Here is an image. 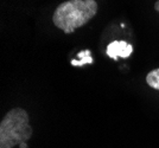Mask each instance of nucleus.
<instances>
[{"instance_id":"1","label":"nucleus","mask_w":159,"mask_h":148,"mask_svg":"<svg viewBox=\"0 0 159 148\" xmlns=\"http://www.w3.org/2000/svg\"><path fill=\"white\" fill-rule=\"evenodd\" d=\"M98 7L95 0H68L56 7L52 21L63 32L73 33L93 18Z\"/></svg>"},{"instance_id":"2","label":"nucleus","mask_w":159,"mask_h":148,"mask_svg":"<svg viewBox=\"0 0 159 148\" xmlns=\"http://www.w3.org/2000/svg\"><path fill=\"white\" fill-rule=\"evenodd\" d=\"M32 136L29 114L21 108H14L7 113L0 123V148H13L26 142Z\"/></svg>"},{"instance_id":"3","label":"nucleus","mask_w":159,"mask_h":148,"mask_svg":"<svg viewBox=\"0 0 159 148\" xmlns=\"http://www.w3.org/2000/svg\"><path fill=\"white\" fill-rule=\"evenodd\" d=\"M132 52L133 46L125 41H114L107 46V54L113 59H118V57L127 58Z\"/></svg>"},{"instance_id":"4","label":"nucleus","mask_w":159,"mask_h":148,"mask_svg":"<svg viewBox=\"0 0 159 148\" xmlns=\"http://www.w3.org/2000/svg\"><path fill=\"white\" fill-rule=\"evenodd\" d=\"M146 82L147 84L153 89L159 90V67L150 71L146 76Z\"/></svg>"},{"instance_id":"5","label":"nucleus","mask_w":159,"mask_h":148,"mask_svg":"<svg viewBox=\"0 0 159 148\" xmlns=\"http://www.w3.org/2000/svg\"><path fill=\"white\" fill-rule=\"evenodd\" d=\"M79 57H81V61H71V65H74V67H81L83 64H92L93 63V58L90 57V51L89 50L80 52Z\"/></svg>"},{"instance_id":"6","label":"nucleus","mask_w":159,"mask_h":148,"mask_svg":"<svg viewBox=\"0 0 159 148\" xmlns=\"http://www.w3.org/2000/svg\"><path fill=\"white\" fill-rule=\"evenodd\" d=\"M154 10L159 12V0L158 1H156V4H154Z\"/></svg>"},{"instance_id":"7","label":"nucleus","mask_w":159,"mask_h":148,"mask_svg":"<svg viewBox=\"0 0 159 148\" xmlns=\"http://www.w3.org/2000/svg\"><path fill=\"white\" fill-rule=\"evenodd\" d=\"M19 148H27V143H26V142H23V143H20Z\"/></svg>"}]
</instances>
